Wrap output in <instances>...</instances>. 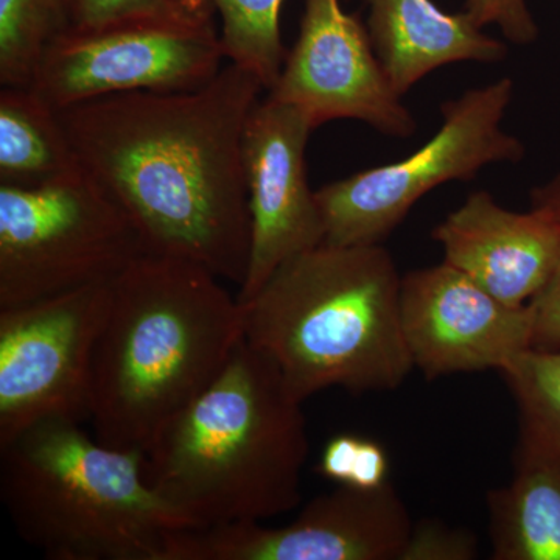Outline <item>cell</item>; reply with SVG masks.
<instances>
[{"label": "cell", "instance_id": "1", "mask_svg": "<svg viewBox=\"0 0 560 560\" xmlns=\"http://www.w3.org/2000/svg\"><path fill=\"white\" fill-rule=\"evenodd\" d=\"M264 91L228 62L198 90L108 95L58 116L147 254L195 261L241 289L250 253L243 135Z\"/></svg>", "mask_w": 560, "mask_h": 560}, {"label": "cell", "instance_id": "2", "mask_svg": "<svg viewBox=\"0 0 560 560\" xmlns=\"http://www.w3.org/2000/svg\"><path fill=\"white\" fill-rule=\"evenodd\" d=\"M220 280L151 254L110 280L91 364L90 419L103 445L145 455L219 378L245 337L241 302Z\"/></svg>", "mask_w": 560, "mask_h": 560}, {"label": "cell", "instance_id": "3", "mask_svg": "<svg viewBox=\"0 0 560 560\" xmlns=\"http://www.w3.org/2000/svg\"><path fill=\"white\" fill-rule=\"evenodd\" d=\"M302 404L243 337L219 378L153 442L143 478L190 529L293 511L311 451Z\"/></svg>", "mask_w": 560, "mask_h": 560}, {"label": "cell", "instance_id": "4", "mask_svg": "<svg viewBox=\"0 0 560 560\" xmlns=\"http://www.w3.org/2000/svg\"><path fill=\"white\" fill-rule=\"evenodd\" d=\"M401 276L382 245H323L280 265L243 302L245 337L305 401L338 386L399 388L415 370L400 315Z\"/></svg>", "mask_w": 560, "mask_h": 560}, {"label": "cell", "instance_id": "5", "mask_svg": "<svg viewBox=\"0 0 560 560\" xmlns=\"http://www.w3.org/2000/svg\"><path fill=\"white\" fill-rule=\"evenodd\" d=\"M143 460L77 420H39L0 447V499L47 558L162 560L168 534L190 526L147 485Z\"/></svg>", "mask_w": 560, "mask_h": 560}, {"label": "cell", "instance_id": "6", "mask_svg": "<svg viewBox=\"0 0 560 560\" xmlns=\"http://www.w3.org/2000/svg\"><path fill=\"white\" fill-rule=\"evenodd\" d=\"M142 256L135 224L83 167L0 184V308L108 283Z\"/></svg>", "mask_w": 560, "mask_h": 560}, {"label": "cell", "instance_id": "7", "mask_svg": "<svg viewBox=\"0 0 560 560\" xmlns=\"http://www.w3.org/2000/svg\"><path fill=\"white\" fill-rule=\"evenodd\" d=\"M514 83L501 79L442 103L440 131L411 156L316 190L326 245H382L431 190L474 179L486 165L518 162L525 147L501 130Z\"/></svg>", "mask_w": 560, "mask_h": 560}, {"label": "cell", "instance_id": "8", "mask_svg": "<svg viewBox=\"0 0 560 560\" xmlns=\"http://www.w3.org/2000/svg\"><path fill=\"white\" fill-rule=\"evenodd\" d=\"M226 60L215 21L68 28L44 50L31 88L55 109H65L128 92L198 90Z\"/></svg>", "mask_w": 560, "mask_h": 560}, {"label": "cell", "instance_id": "9", "mask_svg": "<svg viewBox=\"0 0 560 560\" xmlns=\"http://www.w3.org/2000/svg\"><path fill=\"white\" fill-rule=\"evenodd\" d=\"M109 283L0 308V447L39 420L90 419Z\"/></svg>", "mask_w": 560, "mask_h": 560}, {"label": "cell", "instance_id": "10", "mask_svg": "<svg viewBox=\"0 0 560 560\" xmlns=\"http://www.w3.org/2000/svg\"><path fill=\"white\" fill-rule=\"evenodd\" d=\"M410 511L396 486H340L279 528L237 523L168 534L162 560H400Z\"/></svg>", "mask_w": 560, "mask_h": 560}, {"label": "cell", "instance_id": "11", "mask_svg": "<svg viewBox=\"0 0 560 560\" xmlns=\"http://www.w3.org/2000/svg\"><path fill=\"white\" fill-rule=\"evenodd\" d=\"M267 94L301 110L313 130L352 119L393 138L416 132L415 117L394 91L368 28L340 0H305L300 38Z\"/></svg>", "mask_w": 560, "mask_h": 560}, {"label": "cell", "instance_id": "12", "mask_svg": "<svg viewBox=\"0 0 560 560\" xmlns=\"http://www.w3.org/2000/svg\"><path fill=\"white\" fill-rule=\"evenodd\" d=\"M401 329L427 381L501 371L533 349L530 304L514 307L442 261L401 278Z\"/></svg>", "mask_w": 560, "mask_h": 560}, {"label": "cell", "instance_id": "13", "mask_svg": "<svg viewBox=\"0 0 560 560\" xmlns=\"http://www.w3.org/2000/svg\"><path fill=\"white\" fill-rule=\"evenodd\" d=\"M313 127L293 106L265 97L246 121L243 165L248 186L250 253L237 300H253L280 265L326 241L305 150Z\"/></svg>", "mask_w": 560, "mask_h": 560}, {"label": "cell", "instance_id": "14", "mask_svg": "<svg viewBox=\"0 0 560 560\" xmlns=\"http://www.w3.org/2000/svg\"><path fill=\"white\" fill-rule=\"evenodd\" d=\"M431 237L444 261L514 307L539 296L560 257V220L552 210L530 205L528 212H512L486 190L470 194Z\"/></svg>", "mask_w": 560, "mask_h": 560}, {"label": "cell", "instance_id": "15", "mask_svg": "<svg viewBox=\"0 0 560 560\" xmlns=\"http://www.w3.org/2000/svg\"><path fill=\"white\" fill-rule=\"evenodd\" d=\"M370 9L368 33L397 94L423 77L459 61H503L508 46L482 32L463 11L447 13L433 0H360Z\"/></svg>", "mask_w": 560, "mask_h": 560}, {"label": "cell", "instance_id": "16", "mask_svg": "<svg viewBox=\"0 0 560 560\" xmlns=\"http://www.w3.org/2000/svg\"><path fill=\"white\" fill-rule=\"evenodd\" d=\"M490 558L560 560V467L514 460V477L488 493Z\"/></svg>", "mask_w": 560, "mask_h": 560}, {"label": "cell", "instance_id": "17", "mask_svg": "<svg viewBox=\"0 0 560 560\" xmlns=\"http://www.w3.org/2000/svg\"><path fill=\"white\" fill-rule=\"evenodd\" d=\"M80 167L58 109L31 86H2L0 184L28 186Z\"/></svg>", "mask_w": 560, "mask_h": 560}, {"label": "cell", "instance_id": "18", "mask_svg": "<svg viewBox=\"0 0 560 560\" xmlns=\"http://www.w3.org/2000/svg\"><path fill=\"white\" fill-rule=\"evenodd\" d=\"M500 374L517 408L514 460L560 467V350H525Z\"/></svg>", "mask_w": 560, "mask_h": 560}, {"label": "cell", "instance_id": "19", "mask_svg": "<svg viewBox=\"0 0 560 560\" xmlns=\"http://www.w3.org/2000/svg\"><path fill=\"white\" fill-rule=\"evenodd\" d=\"M285 0H210L221 21V43L228 61L275 86L285 62L280 11Z\"/></svg>", "mask_w": 560, "mask_h": 560}, {"label": "cell", "instance_id": "20", "mask_svg": "<svg viewBox=\"0 0 560 560\" xmlns=\"http://www.w3.org/2000/svg\"><path fill=\"white\" fill-rule=\"evenodd\" d=\"M69 27L68 0H0L2 86H31L44 50Z\"/></svg>", "mask_w": 560, "mask_h": 560}, {"label": "cell", "instance_id": "21", "mask_svg": "<svg viewBox=\"0 0 560 560\" xmlns=\"http://www.w3.org/2000/svg\"><path fill=\"white\" fill-rule=\"evenodd\" d=\"M70 27L91 32L139 22L215 21L210 0H68Z\"/></svg>", "mask_w": 560, "mask_h": 560}, {"label": "cell", "instance_id": "22", "mask_svg": "<svg viewBox=\"0 0 560 560\" xmlns=\"http://www.w3.org/2000/svg\"><path fill=\"white\" fill-rule=\"evenodd\" d=\"M530 205L544 206L552 210L560 220V172L540 187H534L529 194ZM534 313L533 349L560 350V257L539 296L530 302Z\"/></svg>", "mask_w": 560, "mask_h": 560}, {"label": "cell", "instance_id": "23", "mask_svg": "<svg viewBox=\"0 0 560 560\" xmlns=\"http://www.w3.org/2000/svg\"><path fill=\"white\" fill-rule=\"evenodd\" d=\"M477 555V537L470 530L423 521L412 526L400 560H474Z\"/></svg>", "mask_w": 560, "mask_h": 560}, {"label": "cell", "instance_id": "24", "mask_svg": "<svg viewBox=\"0 0 560 560\" xmlns=\"http://www.w3.org/2000/svg\"><path fill=\"white\" fill-rule=\"evenodd\" d=\"M464 11L481 28L497 25L510 43L526 46L539 36L526 0H466Z\"/></svg>", "mask_w": 560, "mask_h": 560}, {"label": "cell", "instance_id": "25", "mask_svg": "<svg viewBox=\"0 0 560 560\" xmlns=\"http://www.w3.org/2000/svg\"><path fill=\"white\" fill-rule=\"evenodd\" d=\"M360 436L340 434L331 438L320 455L318 471L327 480L348 486L360 451Z\"/></svg>", "mask_w": 560, "mask_h": 560}, {"label": "cell", "instance_id": "26", "mask_svg": "<svg viewBox=\"0 0 560 560\" xmlns=\"http://www.w3.org/2000/svg\"><path fill=\"white\" fill-rule=\"evenodd\" d=\"M389 460L378 442L361 438L359 456L348 486L375 489L388 482Z\"/></svg>", "mask_w": 560, "mask_h": 560}]
</instances>
